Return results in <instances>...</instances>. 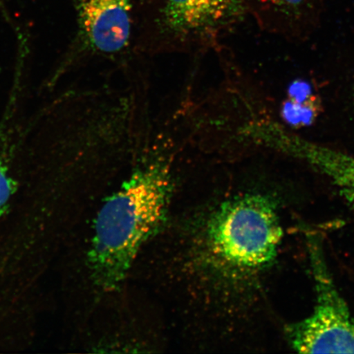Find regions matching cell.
Returning <instances> with one entry per match:
<instances>
[{
  "mask_svg": "<svg viewBox=\"0 0 354 354\" xmlns=\"http://www.w3.org/2000/svg\"><path fill=\"white\" fill-rule=\"evenodd\" d=\"M174 180L170 167L155 161L137 168L97 215L88 263L97 285L122 284L145 243L167 218Z\"/></svg>",
  "mask_w": 354,
  "mask_h": 354,
  "instance_id": "1",
  "label": "cell"
},
{
  "mask_svg": "<svg viewBox=\"0 0 354 354\" xmlns=\"http://www.w3.org/2000/svg\"><path fill=\"white\" fill-rule=\"evenodd\" d=\"M198 230L194 263L223 289L272 263L283 236L275 205L260 194L225 199Z\"/></svg>",
  "mask_w": 354,
  "mask_h": 354,
  "instance_id": "2",
  "label": "cell"
},
{
  "mask_svg": "<svg viewBox=\"0 0 354 354\" xmlns=\"http://www.w3.org/2000/svg\"><path fill=\"white\" fill-rule=\"evenodd\" d=\"M310 259L315 307L307 318L288 326V340L295 351L302 353H354V318L315 243L310 246Z\"/></svg>",
  "mask_w": 354,
  "mask_h": 354,
  "instance_id": "3",
  "label": "cell"
},
{
  "mask_svg": "<svg viewBox=\"0 0 354 354\" xmlns=\"http://www.w3.org/2000/svg\"><path fill=\"white\" fill-rule=\"evenodd\" d=\"M250 137L256 143L299 159L326 177L342 196L354 205V156L301 138L279 124H252Z\"/></svg>",
  "mask_w": 354,
  "mask_h": 354,
  "instance_id": "4",
  "label": "cell"
},
{
  "mask_svg": "<svg viewBox=\"0 0 354 354\" xmlns=\"http://www.w3.org/2000/svg\"><path fill=\"white\" fill-rule=\"evenodd\" d=\"M247 0H163L162 24L178 37H210L241 20Z\"/></svg>",
  "mask_w": 354,
  "mask_h": 354,
  "instance_id": "5",
  "label": "cell"
},
{
  "mask_svg": "<svg viewBox=\"0 0 354 354\" xmlns=\"http://www.w3.org/2000/svg\"><path fill=\"white\" fill-rule=\"evenodd\" d=\"M80 28L88 46L113 54L130 41L132 0H76Z\"/></svg>",
  "mask_w": 354,
  "mask_h": 354,
  "instance_id": "6",
  "label": "cell"
},
{
  "mask_svg": "<svg viewBox=\"0 0 354 354\" xmlns=\"http://www.w3.org/2000/svg\"><path fill=\"white\" fill-rule=\"evenodd\" d=\"M261 11L290 25L310 21L317 15L323 0H247Z\"/></svg>",
  "mask_w": 354,
  "mask_h": 354,
  "instance_id": "7",
  "label": "cell"
},
{
  "mask_svg": "<svg viewBox=\"0 0 354 354\" xmlns=\"http://www.w3.org/2000/svg\"><path fill=\"white\" fill-rule=\"evenodd\" d=\"M17 184L13 180L8 167L0 160V218L6 214L11 205Z\"/></svg>",
  "mask_w": 354,
  "mask_h": 354,
  "instance_id": "8",
  "label": "cell"
}]
</instances>
